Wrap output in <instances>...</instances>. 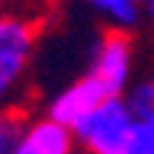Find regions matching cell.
<instances>
[{"label":"cell","mask_w":154,"mask_h":154,"mask_svg":"<svg viewBox=\"0 0 154 154\" xmlns=\"http://www.w3.org/2000/svg\"><path fill=\"white\" fill-rule=\"evenodd\" d=\"M71 132L77 138L80 154H128L135 116L125 96H112V100H103L96 109H90Z\"/></svg>","instance_id":"2"},{"label":"cell","mask_w":154,"mask_h":154,"mask_svg":"<svg viewBox=\"0 0 154 154\" xmlns=\"http://www.w3.org/2000/svg\"><path fill=\"white\" fill-rule=\"evenodd\" d=\"M96 7L100 16L109 19V29H119V32H128V29L138 23V3L135 0H90Z\"/></svg>","instance_id":"6"},{"label":"cell","mask_w":154,"mask_h":154,"mask_svg":"<svg viewBox=\"0 0 154 154\" xmlns=\"http://www.w3.org/2000/svg\"><path fill=\"white\" fill-rule=\"evenodd\" d=\"M23 122H26V112H23V109L0 112V154H16Z\"/></svg>","instance_id":"8"},{"label":"cell","mask_w":154,"mask_h":154,"mask_svg":"<svg viewBox=\"0 0 154 154\" xmlns=\"http://www.w3.org/2000/svg\"><path fill=\"white\" fill-rule=\"evenodd\" d=\"M128 154H154V125H148V122H135Z\"/></svg>","instance_id":"9"},{"label":"cell","mask_w":154,"mask_h":154,"mask_svg":"<svg viewBox=\"0 0 154 154\" xmlns=\"http://www.w3.org/2000/svg\"><path fill=\"white\" fill-rule=\"evenodd\" d=\"M87 74L96 77L109 96H125L128 80H132V38H128V32L106 29L93 45Z\"/></svg>","instance_id":"3"},{"label":"cell","mask_w":154,"mask_h":154,"mask_svg":"<svg viewBox=\"0 0 154 154\" xmlns=\"http://www.w3.org/2000/svg\"><path fill=\"white\" fill-rule=\"evenodd\" d=\"M103 100H112V96L103 90V84H100L96 77L84 74V77L71 80L64 90H58V93L48 100L45 103V116L55 119V122H61V125H67V128H74V125L80 122L90 109H96Z\"/></svg>","instance_id":"4"},{"label":"cell","mask_w":154,"mask_h":154,"mask_svg":"<svg viewBox=\"0 0 154 154\" xmlns=\"http://www.w3.org/2000/svg\"><path fill=\"white\" fill-rule=\"evenodd\" d=\"M148 3V16H151V23H154V0H144Z\"/></svg>","instance_id":"10"},{"label":"cell","mask_w":154,"mask_h":154,"mask_svg":"<svg viewBox=\"0 0 154 154\" xmlns=\"http://www.w3.org/2000/svg\"><path fill=\"white\" fill-rule=\"evenodd\" d=\"M125 103H128V109H132L135 122L154 125V77H151V80L135 84L132 90L125 93Z\"/></svg>","instance_id":"7"},{"label":"cell","mask_w":154,"mask_h":154,"mask_svg":"<svg viewBox=\"0 0 154 154\" xmlns=\"http://www.w3.org/2000/svg\"><path fill=\"white\" fill-rule=\"evenodd\" d=\"M3 3H7V0H0V7H3Z\"/></svg>","instance_id":"11"},{"label":"cell","mask_w":154,"mask_h":154,"mask_svg":"<svg viewBox=\"0 0 154 154\" xmlns=\"http://www.w3.org/2000/svg\"><path fill=\"white\" fill-rule=\"evenodd\" d=\"M16 154H80V148L67 125L55 122L42 112V116H26Z\"/></svg>","instance_id":"5"},{"label":"cell","mask_w":154,"mask_h":154,"mask_svg":"<svg viewBox=\"0 0 154 154\" xmlns=\"http://www.w3.org/2000/svg\"><path fill=\"white\" fill-rule=\"evenodd\" d=\"M135 3H141V0H135Z\"/></svg>","instance_id":"12"},{"label":"cell","mask_w":154,"mask_h":154,"mask_svg":"<svg viewBox=\"0 0 154 154\" xmlns=\"http://www.w3.org/2000/svg\"><path fill=\"white\" fill-rule=\"evenodd\" d=\"M42 23L23 10L0 7V112L23 109V93L38 48Z\"/></svg>","instance_id":"1"}]
</instances>
